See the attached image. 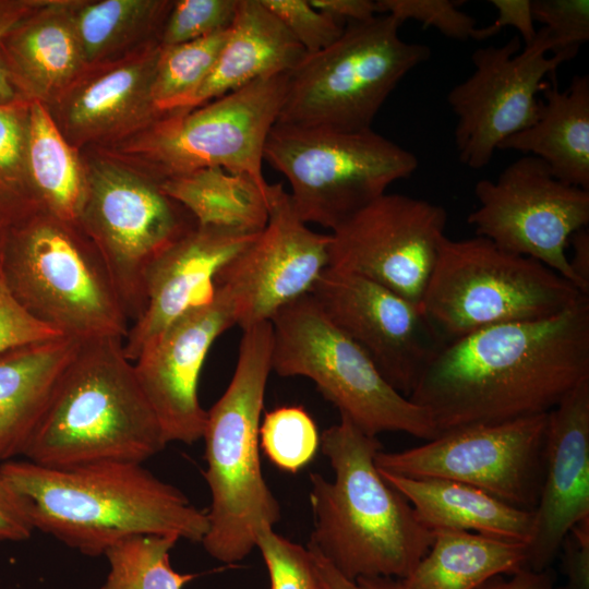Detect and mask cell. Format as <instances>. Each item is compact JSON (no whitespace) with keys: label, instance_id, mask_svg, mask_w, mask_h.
Here are the masks:
<instances>
[{"label":"cell","instance_id":"6da1fadb","mask_svg":"<svg viewBox=\"0 0 589 589\" xmlns=\"http://www.w3.org/2000/svg\"><path fill=\"white\" fill-rule=\"evenodd\" d=\"M589 378V296L553 316L446 344L408 397L437 436L550 412Z\"/></svg>","mask_w":589,"mask_h":589},{"label":"cell","instance_id":"7a4b0ae2","mask_svg":"<svg viewBox=\"0 0 589 589\" xmlns=\"http://www.w3.org/2000/svg\"><path fill=\"white\" fill-rule=\"evenodd\" d=\"M0 473L34 527L88 556L146 534L202 542L207 513L142 464L106 461L49 468L7 460Z\"/></svg>","mask_w":589,"mask_h":589},{"label":"cell","instance_id":"3957f363","mask_svg":"<svg viewBox=\"0 0 589 589\" xmlns=\"http://www.w3.org/2000/svg\"><path fill=\"white\" fill-rule=\"evenodd\" d=\"M334 479L310 473L314 527L308 548L344 577L406 578L429 551L433 531L375 465L382 444L349 419L323 431Z\"/></svg>","mask_w":589,"mask_h":589},{"label":"cell","instance_id":"277c9868","mask_svg":"<svg viewBox=\"0 0 589 589\" xmlns=\"http://www.w3.org/2000/svg\"><path fill=\"white\" fill-rule=\"evenodd\" d=\"M167 442L123 339L82 341L23 456L49 468L143 464Z\"/></svg>","mask_w":589,"mask_h":589},{"label":"cell","instance_id":"5b68a950","mask_svg":"<svg viewBox=\"0 0 589 589\" xmlns=\"http://www.w3.org/2000/svg\"><path fill=\"white\" fill-rule=\"evenodd\" d=\"M236 369L220 398L207 411L203 437L212 503L202 540L216 561L232 564L255 549L261 525L274 527L280 506L261 468L260 424L269 373L271 321L244 330Z\"/></svg>","mask_w":589,"mask_h":589},{"label":"cell","instance_id":"8992f818","mask_svg":"<svg viewBox=\"0 0 589 589\" xmlns=\"http://www.w3.org/2000/svg\"><path fill=\"white\" fill-rule=\"evenodd\" d=\"M1 269L19 304L61 335L79 341L125 338L130 321L79 223L39 209L14 220L1 252Z\"/></svg>","mask_w":589,"mask_h":589},{"label":"cell","instance_id":"52a82bcc","mask_svg":"<svg viewBox=\"0 0 589 589\" xmlns=\"http://www.w3.org/2000/svg\"><path fill=\"white\" fill-rule=\"evenodd\" d=\"M585 296L542 263L486 238L445 236L421 305L448 344L486 327L553 316Z\"/></svg>","mask_w":589,"mask_h":589},{"label":"cell","instance_id":"ba28073f","mask_svg":"<svg viewBox=\"0 0 589 589\" xmlns=\"http://www.w3.org/2000/svg\"><path fill=\"white\" fill-rule=\"evenodd\" d=\"M400 25L388 14L348 22L334 44L306 55L288 73L277 123L345 132L372 129L397 84L431 55L426 45L402 40Z\"/></svg>","mask_w":589,"mask_h":589},{"label":"cell","instance_id":"9c48e42d","mask_svg":"<svg viewBox=\"0 0 589 589\" xmlns=\"http://www.w3.org/2000/svg\"><path fill=\"white\" fill-rule=\"evenodd\" d=\"M271 323L272 371L279 376L311 380L340 417L366 435L402 432L424 441L437 436L425 411L385 381L311 294L284 306Z\"/></svg>","mask_w":589,"mask_h":589},{"label":"cell","instance_id":"30bf717a","mask_svg":"<svg viewBox=\"0 0 589 589\" xmlns=\"http://www.w3.org/2000/svg\"><path fill=\"white\" fill-rule=\"evenodd\" d=\"M264 160L288 180L299 217L330 230L419 166L414 154L372 129L345 132L277 122Z\"/></svg>","mask_w":589,"mask_h":589},{"label":"cell","instance_id":"8fae6325","mask_svg":"<svg viewBox=\"0 0 589 589\" xmlns=\"http://www.w3.org/2000/svg\"><path fill=\"white\" fill-rule=\"evenodd\" d=\"M288 73L259 79L189 110L166 112L137 133L129 152L163 181L219 167L250 177L265 188L262 164L268 134L277 122Z\"/></svg>","mask_w":589,"mask_h":589},{"label":"cell","instance_id":"7c38bea8","mask_svg":"<svg viewBox=\"0 0 589 589\" xmlns=\"http://www.w3.org/2000/svg\"><path fill=\"white\" fill-rule=\"evenodd\" d=\"M79 225L99 253L132 324L146 305L149 266L196 221L154 177L115 163L94 161Z\"/></svg>","mask_w":589,"mask_h":589},{"label":"cell","instance_id":"4fadbf2b","mask_svg":"<svg viewBox=\"0 0 589 589\" xmlns=\"http://www.w3.org/2000/svg\"><path fill=\"white\" fill-rule=\"evenodd\" d=\"M474 194L479 206L467 221L476 236L542 263L579 290L565 251L573 233L589 223V191L558 180L544 161L525 155L495 180L478 181Z\"/></svg>","mask_w":589,"mask_h":589},{"label":"cell","instance_id":"5bb4252c","mask_svg":"<svg viewBox=\"0 0 589 589\" xmlns=\"http://www.w3.org/2000/svg\"><path fill=\"white\" fill-rule=\"evenodd\" d=\"M548 413L467 426L400 452L380 450L378 470L407 478H442L473 485L522 509L537 506Z\"/></svg>","mask_w":589,"mask_h":589},{"label":"cell","instance_id":"9a60e30c","mask_svg":"<svg viewBox=\"0 0 589 589\" xmlns=\"http://www.w3.org/2000/svg\"><path fill=\"white\" fill-rule=\"evenodd\" d=\"M518 35L501 46L478 48L471 56L472 73L455 85L447 103L457 117L454 132L459 161L481 169L491 163L500 144L534 123L540 111L538 93L544 79L566 62L552 55L542 28L521 48Z\"/></svg>","mask_w":589,"mask_h":589},{"label":"cell","instance_id":"2e32d148","mask_svg":"<svg viewBox=\"0 0 589 589\" xmlns=\"http://www.w3.org/2000/svg\"><path fill=\"white\" fill-rule=\"evenodd\" d=\"M446 225L443 206L384 193L332 230L328 266L365 277L421 304Z\"/></svg>","mask_w":589,"mask_h":589},{"label":"cell","instance_id":"e0dca14e","mask_svg":"<svg viewBox=\"0 0 589 589\" xmlns=\"http://www.w3.org/2000/svg\"><path fill=\"white\" fill-rule=\"evenodd\" d=\"M310 294L405 397L447 344L421 304L360 275L328 266Z\"/></svg>","mask_w":589,"mask_h":589},{"label":"cell","instance_id":"ac0fdd59","mask_svg":"<svg viewBox=\"0 0 589 589\" xmlns=\"http://www.w3.org/2000/svg\"><path fill=\"white\" fill-rule=\"evenodd\" d=\"M268 219L259 236L215 278L231 293L242 330L310 294L328 267L330 235L311 230L281 183L267 185Z\"/></svg>","mask_w":589,"mask_h":589},{"label":"cell","instance_id":"d6986e66","mask_svg":"<svg viewBox=\"0 0 589 589\" xmlns=\"http://www.w3.org/2000/svg\"><path fill=\"white\" fill-rule=\"evenodd\" d=\"M232 325L235 300L227 288L216 286L209 303L176 320L133 362L167 444L203 437L207 411L199 399L201 371L214 341Z\"/></svg>","mask_w":589,"mask_h":589},{"label":"cell","instance_id":"ffe728a7","mask_svg":"<svg viewBox=\"0 0 589 589\" xmlns=\"http://www.w3.org/2000/svg\"><path fill=\"white\" fill-rule=\"evenodd\" d=\"M589 518V378L548 412L540 495L527 568L544 570L578 522Z\"/></svg>","mask_w":589,"mask_h":589},{"label":"cell","instance_id":"44dd1931","mask_svg":"<svg viewBox=\"0 0 589 589\" xmlns=\"http://www.w3.org/2000/svg\"><path fill=\"white\" fill-rule=\"evenodd\" d=\"M160 43L123 58L86 67L53 101L46 105L64 139L76 148L142 132L165 113L154 101L153 84Z\"/></svg>","mask_w":589,"mask_h":589},{"label":"cell","instance_id":"7402d4cb","mask_svg":"<svg viewBox=\"0 0 589 589\" xmlns=\"http://www.w3.org/2000/svg\"><path fill=\"white\" fill-rule=\"evenodd\" d=\"M257 236L196 225L164 251L146 273V305L124 338L127 358L134 362L176 320L209 303L219 271Z\"/></svg>","mask_w":589,"mask_h":589},{"label":"cell","instance_id":"603a6c76","mask_svg":"<svg viewBox=\"0 0 589 589\" xmlns=\"http://www.w3.org/2000/svg\"><path fill=\"white\" fill-rule=\"evenodd\" d=\"M76 2L40 1L2 38L0 63L21 99L49 105L86 69Z\"/></svg>","mask_w":589,"mask_h":589},{"label":"cell","instance_id":"cb8c5ba5","mask_svg":"<svg viewBox=\"0 0 589 589\" xmlns=\"http://www.w3.org/2000/svg\"><path fill=\"white\" fill-rule=\"evenodd\" d=\"M81 342L60 336L0 352V461L23 455Z\"/></svg>","mask_w":589,"mask_h":589},{"label":"cell","instance_id":"d4e9b609","mask_svg":"<svg viewBox=\"0 0 589 589\" xmlns=\"http://www.w3.org/2000/svg\"><path fill=\"white\" fill-rule=\"evenodd\" d=\"M306 55L262 0H239L213 71L181 110L202 106L259 79L289 73Z\"/></svg>","mask_w":589,"mask_h":589},{"label":"cell","instance_id":"484cf974","mask_svg":"<svg viewBox=\"0 0 589 589\" xmlns=\"http://www.w3.org/2000/svg\"><path fill=\"white\" fill-rule=\"evenodd\" d=\"M431 531L481 533L528 544L533 510L513 506L473 485L442 478H407L381 471Z\"/></svg>","mask_w":589,"mask_h":589},{"label":"cell","instance_id":"4316f807","mask_svg":"<svg viewBox=\"0 0 589 589\" xmlns=\"http://www.w3.org/2000/svg\"><path fill=\"white\" fill-rule=\"evenodd\" d=\"M537 120L505 139L498 149L518 151L545 163L558 180L589 191V75L569 86L544 88Z\"/></svg>","mask_w":589,"mask_h":589},{"label":"cell","instance_id":"83f0119b","mask_svg":"<svg viewBox=\"0 0 589 589\" xmlns=\"http://www.w3.org/2000/svg\"><path fill=\"white\" fill-rule=\"evenodd\" d=\"M528 564L526 543L460 530H435L426 554L398 579L400 589H477Z\"/></svg>","mask_w":589,"mask_h":589},{"label":"cell","instance_id":"f1b7e54d","mask_svg":"<svg viewBox=\"0 0 589 589\" xmlns=\"http://www.w3.org/2000/svg\"><path fill=\"white\" fill-rule=\"evenodd\" d=\"M26 173L34 209L77 223L87 194L86 171L46 105L28 106Z\"/></svg>","mask_w":589,"mask_h":589},{"label":"cell","instance_id":"f546056e","mask_svg":"<svg viewBox=\"0 0 589 589\" xmlns=\"http://www.w3.org/2000/svg\"><path fill=\"white\" fill-rule=\"evenodd\" d=\"M160 188L196 225L259 235L267 224V187L245 175L209 167L165 179Z\"/></svg>","mask_w":589,"mask_h":589},{"label":"cell","instance_id":"4dcf8cb0","mask_svg":"<svg viewBox=\"0 0 589 589\" xmlns=\"http://www.w3.org/2000/svg\"><path fill=\"white\" fill-rule=\"evenodd\" d=\"M172 4L167 0L76 2L74 22L86 65L110 61L136 39L159 43Z\"/></svg>","mask_w":589,"mask_h":589},{"label":"cell","instance_id":"1f68e13d","mask_svg":"<svg viewBox=\"0 0 589 589\" xmlns=\"http://www.w3.org/2000/svg\"><path fill=\"white\" fill-rule=\"evenodd\" d=\"M176 537L146 534L120 541L105 552L109 564L98 589H183L195 575L176 572L169 552Z\"/></svg>","mask_w":589,"mask_h":589},{"label":"cell","instance_id":"d6a6232c","mask_svg":"<svg viewBox=\"0 0 589 589\" xmlns=\"http://www.w3.org/2000/svg\"><path fill=\"white\" fill-rule=\"evenodd\" d=\"M229 29L171 46H160L153 97L163 112L181 110L213 71Z\"/></svg>","mask_w":589,"mask_h":589},{"label":"cell","instance_id":"836d02e7","mask_svg":"<svg viewBox=\"0 0 589 589\" xmlns=\"http://www.w3.org/2000/svg\"><path fill=\"white\" fill-rule=\"evenodd\" d=\"M29 101L0 104V209L11 223L35 211L26 173Z\"/></svg>","mask_w":589,"mask_h":589},{"label":"cell","instance_id":"e575fe53","mask_svg":"<svg viewBox=\"0 0 589 589\" xmlns=\"http://www.w3.org/2000/svg\"><path fill=\"white\" fill-rule=\"evenodd\" d=\"M260 447L279 470L296 473L314 458L320 434L313 418L299 406H283L264 414Z\"/></svg>","mask_w":589,"mask_h":589},{"label":"cell","instance_id":"d590c367","mask_svg":"<svg viewBox=\"0 0 589 589\" xmlns=\"http://www.w3.org/2000/svg\"><path fill=\"white\" fill-rule=\"evenodd\" d=\"M255 548L263 556L269 577V589H327L313 553L274 530L261 525Z\"/></svg>","mask_w":589,"mask_h":589},{"label":"cell","instance_id":"8d00e7d4","mask_svg":"<svg viewBox=\"0 0 589 589\" xmlns=\"http://www.w3.org/2000/svg\"><path fill=\"white\" fill-rule=\"evenodd\" d=\"M380 14H388L400 24L407 20L419 22L423 28L434 27L457 40H483L497 32L490 26L478 27L477 21L460 11L449 0H376Z\"/></svg>","mask_w":589,"mask_h":589},{"label":"cell","instance_id":"74e56055","mask_svg":"<svg viewBox=\"0 0 589 589\" xmlns=\"http://www.w3.org/2000/svg\"><path fill=\"white\" fill-rule=\"evenodd\" d=\"M239 0H178L165 22L160 46L194 40L231 27Z\"/></svg>","mask_w":589,"mask_h":589},{"label":"cell","instance_id":"f35d334b","mask_svg":"<svg viewBox=\"0 0 589 589\" xmlns=\"http://www.w3.org/2000/svg\"><path fill=\"white\" fill-rule=\"evenodd\" d=\"M534 22L543 24L552 55L566 61L576 57L579 47L589 39L588 0H533Z\"/></svg>","mask_w":589,"mask_h":589},{"label":"cell","instance_id":"ab89813d","mask_svg":"<svg viewBox=\"0 0 589 589\" xmlns=\"http://www.w3.org/2000/svg\"><path fill=\"white\" fill-rule=\"evenodd\" d=\"M308 55L316 53L334 44L347 23L313 8L309 0H262Z\"/></svg>","mask_w":589,"mask_h":589},{"label":"cell","instance_id":"60d3db41","mask_svg":"<svg viewBox=\"0 0 589 589\" xmlns=\"http://www.w3.org/2000/svg\"><path fill=\"white\" fill-rule=\"evenodd\" d=\"M63 336L27 313L11 294L1 269L0 352L28 342Z\"/></svg>","mask_w":589,"mask_h":589},{"label":"cell","instance_id":"b9f144b4","mask_svg":"<svg viewBox=\"0 0 589 589\" xmlns=\"http://www.w3.org/2000/svg\"><path fill=\"white\" fill-rule=\"evenodd\" d=\"M560 552L567 578L564 589H589V518L568 531Z\"/></svg>","mask_w":589,"mask_h":589},{"label":"cell","instance_id":"7bdbcfd3","mask_svg":"<svg viewBox=\"0 0 589 589\" xmlns=\"http://www.w3.org/2000/svg\"><path fill=\"white\" fill-rule=\"evenodd\" d=\"M34 530L21 498L0 473V541H24Z\"/></svg>","mask_w":589,"mask_h":589},{"label":"cell","instance_id":"ee69618b","mask_svg":"<svg viewBox=\"0 0 589 589\" xmlns=\"http://www.w3.org/2000/svg\"><path fill=\"white\" fill-rule=\"evenodd\" d=\"M496 10L492 27L498 33L503 27H514L524 46L530 45L536 35L534 19L530 0H491Z\"/></svg>","mask_w":589,"mask_h":589},{"label":"cell","instance_id":"f6af8a7d","mask_svg":"<svg viewBox=\"0 0 589 589\" xmlns=\"http://www.w3.org/2000/svg\"><path fill=\"white\" fill-rule=\"evenodd\" d=\"M40 1L0 0V43L8 32L34 10ZM21 99L10 84L0 63V104H10Z\"/></svg>","mask_w":589,"mask_h":589},{"label":"cell","instance_id":"bcb514c9","mask_svg":"<svg viewBox=\"0 0 589 589\" xmlns=\"http://www.w3.org/2000/svg\"><path fill=\"white\" fill-rule=\"evenodd\" d=\"M310 551L314 555L317 567L326 584L327 589H400L397 578L360 577L356 580H350L344 577L339 572H337L321 555H318L312 550Z\"/></svg>","mask_w":589,"mask_h":589},{"label":"cell","instance_id":"7dc6e473","mask_svg":"<svg viewBox=\"0 0 589 589\" xmlns=\"http://www.w3.org/2000/svg\"><path fill=\"white\" fill-rule=\"evenodd\" d=\"M495 576L477 589H555L554 575L550 568L532 570L524 568L517 573Z\"/></svg>","mask_w":589,"mask_h":589},{"label":"cell","instance_id":"c3c4849f","mask_svg":"<svg viewBox=\"0 0 589 589\" xmlns=\"http://www.w3.org/2000/svg\"><path fill=\"white\" fill-rule=\"evenodd\" d=\"M311 5L345 23L369 20L377 14L376 1L372 0H309Z\"/></svg>","mask_w":589,"mask_h":589},{"label":"cell","instance_id":"681fc988","mask_svg":"<svg viewBox=\"0 0 589 589\" xmlns=\"http://www.w3.org/2000/svg\"><path fill=\"white\" fill-rule=\"evenodd\" d=\"M573 247L572 259L568 260L581 293L589 296V232L581 228L569 239Z\"/></svg>","mask_w":589,"mask_h":589},{"label":"cell","instance_id":"f907efd6","mask_svg":"<svg viewBox=\"0 0 589 589\" xmlns=\"http://www.w3.org/2000/svg\"><path fill=\"white\" fill-rule=\"evenodd\" d=\"M11 224L9 217L0 209V255L5 241L8 228Z\"/></svg>","mask_w":589,"mask_h":589}]
</instances>
